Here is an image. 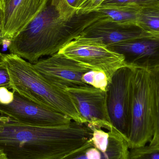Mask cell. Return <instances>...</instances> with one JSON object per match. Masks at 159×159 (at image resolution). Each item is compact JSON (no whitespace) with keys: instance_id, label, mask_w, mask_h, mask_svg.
Returning <instances> with one entry per match:
<instances>
[{"instance_id":"cell-20","label":"cell","mask_w":159,"mask_h":159,"mask_svg":"<svg viewBox=\"0 0 159 159\" xmlns=\"http://www.w3.org/2000/svg\"><path fill=\"white\" fill-rule=\"evenodd\" d=\"M129 159H159V148L144 146L130 149Z\"/></svg>"},{"instance_id":"cell-1","label":"cell","mask_w":159,"mask_h":159,"mask_svg":"<svg viewBox=\"0 0 159 159\" xmlns=\"http://www.w3.org/2000/svg\"><path fill=\"white\" fill-rule=\"evenodd\" d=\"M93 131L72 121L59 127H38L10 119L0 121V150L7 159H58L85 144Z\"/></svg>"},{"instance_id":"cell-27","label":"cell","mask_w":159,"mask_h":159,"mask_svg":"<svg viewBox=\"0 0 159 159\" xmlns=\"http://www.w3.org/2000/svg\"><path fill=\"white\" fill-rule=\"evenodd\" d=\"M5 41V40L3 39L2 36V31H1V29L0 28V46L2 45L3 44Z\"/></svg>"},{"instance_id":"cell-5","label":"cell","mask_w":159,"mask_h":159,"mask_svg":"<svg viewBox=\"0 0 159 159\" xmlns=\"http://www.w3.org/2000/svg\"><path fill=\"white\" fill-rule=\"evenodd\" d=\"M59 52L90 70L103 72L110 82L113 75L119 69L132 67L126 62L123 56L111 50L97 38L80 35Z\"/></svg>"},{"instance_id":"cell-8","label":"cell","mask_w":159,"mask_h":159,"mask_svg":"<svg viewBox=\"0 0 159 159\" xmlns=\"http://www.w3.org/2000/svg\"><path fill=\"white\" fill-rule=\"evenodd\" d=\"M10 103H0V113L21 124L38 127H59L69 125L73 121L69 117L39 104L15 90Z\"/></svg>"},{"instance_id":"cell-25","label":"cell","mask_w":159,"mask_h":159,"mask_svg":"<svg viewBox=\"0 0 159 159\" xmlns=\"http://www.w3.org/2000/svg\"><path fill=\"white\" fill-rule=\"evenodd\" d=\"M10 118L8 117L5 116H0V121H8L10 120Z\"/></svg>"},{"instance_id":"cell-17","label":"cell","mask_w":159,"mask_h":159,"mask_svg":"<svg viewBox=\"0 0 159 159\" xmlns=\"http://www.w3.org/2000/svg\"><path fill=\"white\" fill-rule=\"evenodd\" d=\"M83 0H51L50 4L56 8L63 19L70 20L76 14Z\"/></svg>"},{"instance_id":"cell-7","label":"cell","mask_w":159,"mask_h":159,"mask_svg":"<svg viewBox=\"0 0 159 159\" xmlns=\"http://www.w3.org/2000/svg\"><path fill=\"white\" fill-rule=\"evenodd\" d=\"M88 127L93 131V134L87 143L58 159H129L128 139L115 127L106 131L101 128Z\"/></svg>"},{"instance_id":"cell-29","label":"cell","mask_w":159,"mask_h":159,"mask_svg":"<svg viewBox=\"0 0 159 159\" xmlns=\"http://www.w3.org/2000/svg\"><path fill=\"white\" fill-rule=\"evenodd\" d=\"M5 54H2L0 52V64H2L4 62Z\"/></svg>"},{"instance_id":"cell-4","label":"cell","mask_w":159,"mask_h":159,"mask_svg":"<svg viewBox=\"0 0 159 159\" xmlns=\"http://www.w3.org/2000/svg\"><path fill=\"white\" fill-rule=\"evenodd\" d=\"M155 133V109L149 70L135 68L133 82L130 123L128 140L129 149L146 146Z\"/></svg>"},{"instance_id":"cell-21","label":"cell","mask_w":159,"mask_h":159,"mask_svg":"<svg viewBox=\"0 0 159 159\" xmlns=\"http://www.w3.org/2000/svg\"><path fill=\"white\" fill-rule=\"evenodd\" d=\"M104 0H83L76 14H83L94 11Z\"/></svg>"},{"instance_id":"cell-28","label":"cell","mask_w":159,"mask_h":159,"mask_svg":"<svg viewBox=\"0 0 159 159\" xmlns=\"http://www.w3.org/2000/svg\"><path fill=\"white\" fill-rule=\"evenodd\" d=\"M0 159H7L5 154L1 150H0Z\"/></svg>"},{"instance_id":"cell-6","label":"cell","mask_w":159,"mask_h":159,"mask_svg":"<svg viewBox=\"0 0 159 159\" xmlns=\"http://www.w3.org/2000/svg\"><path fill=\"white\" fill-rule=\"evenodd\" d=\"M135 68L125 67L119 69L112 76L107 91V104L110 122L127 139L129 131Z\"/></svg>"},{"instance_id":"cell-22","label":"cell","mask_w":159,"mask_h":159,"mask_svg":"<svg viewBox=\"0 0 159 159\" xmlns=\"http://www.w3.org/2000/svg\"><path fill=\"white\" fill-rule=\"evenodd\" d=\"M5 87L11 89V80L7 68L3 63L0 64V88Z\"/></svg>"},{"instance_id":"cell-24","label":"cell","mask_w":159,"mask_h":159,"mask_svg":"<svg viewBox=\"0 0 159 159\" xmlns=\"http://www.w3.org/2000/svg\"><path fill=\"white\" fill-rule=\"evenodd\" d=\"M8 1L9 0H0V7L2 11V12L6 4L8 2Z\"/></svg>"},{"instance_id":"cell-15","label":"cell","mask_w":159,"mask_h":159,"mask_svg":"<svg viewBox=\"0 0 159 159\" xmlns=\"http://www.w3.org/2000/svg\"><path fill=\"white\" fill-rule=\"evenodd\" d=\"M136 25L145 32L159 37V4L140 8Z\"/></svg>"},{"instance_id":"cell-2","label":"cell","mask_w":159,"mask_h":159,"mask_svg":"<svg viewBox=\"0 0 159 159\" xmlns=\"http://www.w3.org/2000/svg\"><path fill=\"white\" fill-rule=\"evenodd\" d=\"M102 17L101 13L94 10L75 14L70 20H66L49 4L9 41L7 48L10 54L35 63L42 57L59 52L87 27Z\"/></svg>"},{"instance_id":"cell-16","label":"cell","mask_w":159,"mask_h":159,"mask_svg":"<svg viewBox=\"0 0 159 159\" xmlns=\"http://www.w3.org/2000/svg\"><path fill=\"white\" fill-rule=\"evenodd\" d=\"M149 71L152 82L155 109V133L149 146L159 148V65L150 69Z\"/></svg>"},{"instance_id":"cell-9","label":"cell","mask_w":159,"mask_h":159,"mask_svg":"<svg viewBox=\"0 0 159 159\" xmlns=\"http://www.w3.org/2000/svg\"><path fill=\"white\" fill-rule=\"evenodd\" d=\"M32 64L43 77L62 89L89 86L81 78L90 69L59 52Z\"/></svg>"},{"instance_id":"cell-11","label":"cell","mask_w":159,"mask_h":159,"mask_svg":"<svg viewBox=\"0 0 159 159\" xmlns=\"http://www.w3.org/2000/svg\"><path fill=\"white\" fill-rule=\"evenodd\" d=\"M51 0H9L3 11L2 34L9 41L25 29Z\"/></svg>"},{"instance_id":"cell-18","label":"cell","mask_w":159,"mask_h":159,"mask_svg":"<svg viewBox=\"0 0 159 159\" xmlns=\"http://www.w3.org/2000/svg\"><path fill=\"white\" fill-rule=\"evenodd\" d=\"M81 79L85 84L104 91H107L110 82L105 73L95 70H91L85 73Z\"/></svg>"},{"instance_id":"cell-12","label":"cell","mask_w":159,"mask_h":159,"mask_svg":"<svg viewBox=\"0 0 159 159\" xmlns=\"http://www.w3.org/2000/svg\"><path fill=\"white\" fill-rule=\"evenodd\" d=\"M121 54L129 65L150 70L159 65V37H143L108 46Z\"/></svg>"},{"instance_id":"cell-26","label":"cell","mask_w":159,"mask_h":159,"mask_svg":"<svg viewBox=\"0 0 159 159\" xmlns=\"http://www.w3.org/2000/svg\"><path fill=\"white\" fill-rule=\"evenodd\" d=\"M3 19V12L1 9V7H0V28L1 29V31H2V22Z\"/></svg>"},{"instance_id":"cell-14","label":"cell","mask_w":159,"mask_h":159,"mask_svg":"<svg viewBox=\"0 0 159 159\" xmlns=\"http://www.w3.org/2000/svg\"><path fill=\"white\" fill-rule=\"evenodd\" d=\"M139 9L129 7L100 6L94 10L120 24L136 25Z\"/></svg>"},{"instance_id":"cell-19","label":"cell","mask_w":159,"mask_h":159,"mask_svg":"<svg viewBox=\"0 0 159 159\" xmlns=\"http://www.w3.org/2000/svg\"><path fill=\"white\" fill-rule=\"evenodd\" d=\"M159 4V0H104L100 6L129 7L140 8Z\"/></svg>"},{"instance_id":"cell-13","label":"cell","mask_w":159,"mask_h":159,"mask_svg":"<svg viewBox=\"0 0 159 159\" xmlns=\"http://www.w3.org/2000/svg\"><path fill=\"white\" fill-rule=\"evenodd\" d=\"M80 35L97 38L107 46L138 38L155 36L144 31L136 24H120L105 16L87 27Z\"/></svg>"},{"instance_id":"cell-3","label":"cell","mask_w":159,"mask_h":159,"mask_svg":"<svg viewBox=\"0 0 159 159\" xmlns=\"http://www.w3.org/2000/svg\"><path fill=\"white\" fill-rule=\"evenodd\" d=\"M4 64L10 75L11 89L33 102L63 114L73 121L86 124L65 89L39 73L32 63L14 54H5Z\"/></svg>"},{"instance_id":"cell-23","label":"cell","mask_w":159,"mask_h":159,"mask_svg":"<svg viewBox=\"0 0 159 159\" xmlns=\"http://www.w3.org/2000/svg\"><path fill=\"white\" fill-rule=\"evenodd\" d=\"M14 99V93L5 87L0 88V103L3 104L10 103Z\"/></svg>"},{"instance_id":"cell-10","label":"cell","mask_w":159,"mask_h":159,"mask_svg":"<svg viewBox=\"0 0 159 159\" xmlns=\"http://www.w3.org/2000/svg\"><path fill=\"white\" fill-rule=\"evenodd\" d=\"M80 116L89 127L109 130L112 127L107 111V91L90 86L67 88Z\"/></svg>"}]
</instances>
